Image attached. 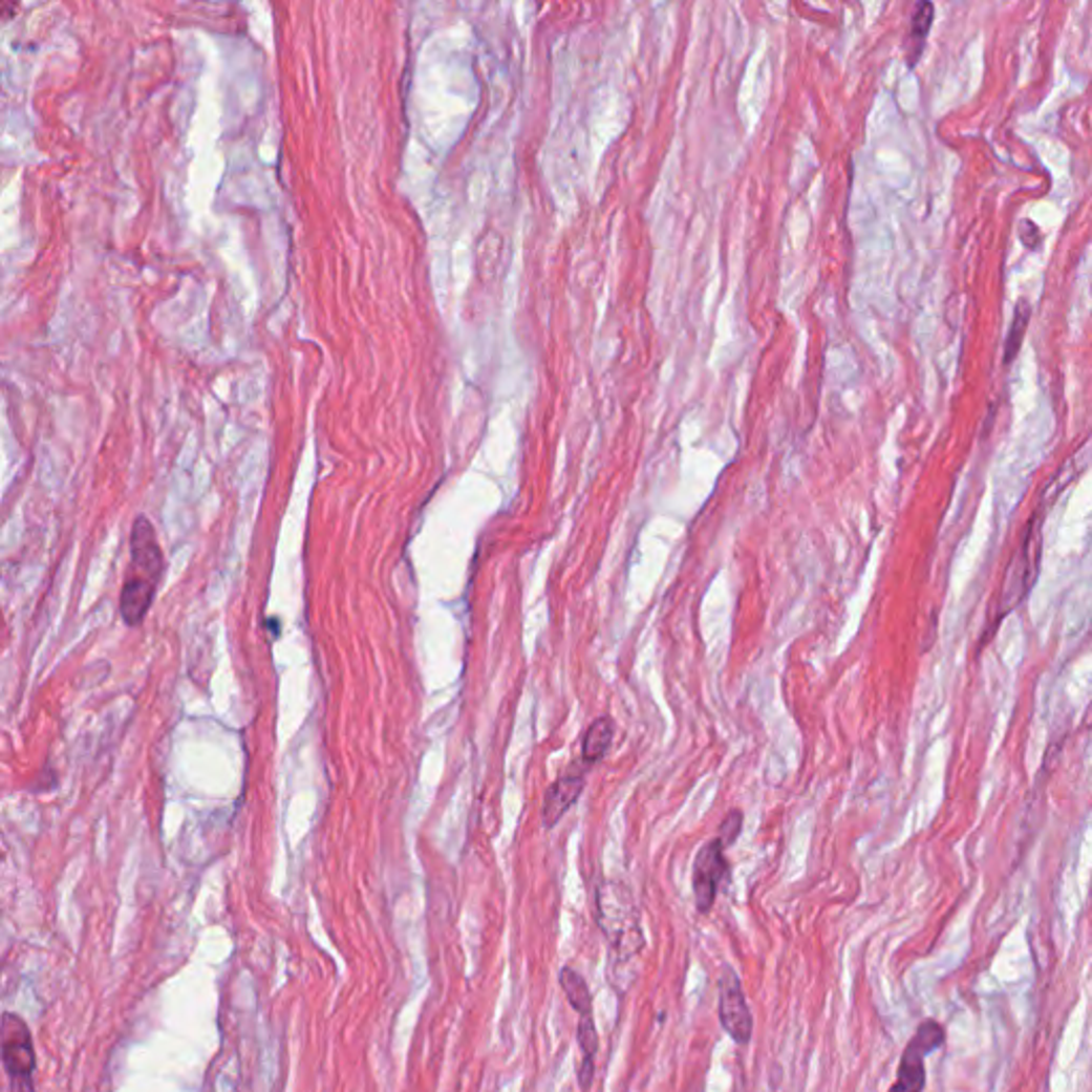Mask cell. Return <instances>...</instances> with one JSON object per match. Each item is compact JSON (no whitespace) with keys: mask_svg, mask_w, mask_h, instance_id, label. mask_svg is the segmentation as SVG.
I'll return each mask as SVG.
<instances>
[{"mask_svg":"<svg viewBox=\"0 0 1092 1092\" xmlns=\"http://www.w3.org/2000/svg\"><path fill=\"white\" fill-rule=\"evenodd\" d=\"M163 574V551L148 519H137L131 536V576L126 578L120 613L128 625L144 621Z\"/></svg>","mask_w":1092,"mask_h":1092,"instance_id":"6da1fadb","label":"cell"},{"mask_svg":"<svg viewBox=\"0 0 1092 1092\" xmlns=\"http://www.w3.org/2000/svg\"><path fill=\"white\" fill-rule=\"evenodd\" d=\"M596 916L598 926L611 943V949L621 960L636 956L645 945V937H642L640 928V914L625 885L606 881L598 887Z\"/></svg>","mask_w":1092,"mask_h":1092,"instance_id":"7a4b0ae2","label":"cell"},{"mask_svg":"<svg viewBox=\"0 0 1092 1092\" xmlns=\"http://www.w3.org/2000/svg\"><path fill=\"white\" fill-rule=\"evenodd\" d=\"M1040 555H1042V523L1037 517L1031 519L1029 528H1026L1022 536V544L1011 559V565L1007 568L1005 585L1001 592V598L997 602V613L992 619V629L1001 623L1005 615H1009L1020 602L1029 596L1031 587L1037 581V570H1040Z\"/></svg>","mask_w":1092,"mask_h":1092,"instance_id":"3957f363","label":"cell"},{"mask_svg":"<svg viewBox=\"0 0 1092 1092\" xmlns=\"http://www.w3.org/2000/svg\"><path fill=\"white\" fill-rule=\"evenodd\" d=\"M3 1067L12 1088L30 1090L37 1069L35 1046L26 1022L16 1013L3 1015Z\"/></svg>","mask_w":1092,"mask_h":1092,"instance_id":"277c9868","label":"cell"},{"mask_svg":"<svg viewBox=\"0 0 1092 1092\" xmlns=\"http://www.w3.org/2000/svg\"><path fill=\"white\" fill-rule=\"evenodd\" d=\"M945 1044V1029L943 1024L935 1020H926L918 1026L916 1035L907 1044L901 1065H898V1077L892 1084V1090H905L916 1092L926 1086V1067L924 1058Z\"/></svg>","mask_w":1092,"mask_h":1092,"instance_id":"5b68a950","label":"cell"},{"mask_svg":"<svg viewBox=\"0 0 1092 1092\" xmlns=\"http://www.w3.org/2000/svg\"><path fill=\"white\" fill-rule=\"evenodd\" d=\"M720 1022L724 1031L741 1046L751 1042L753 1018L741 980L732 967H724L720 978Z\"/></svg>","mask_w":1092,"mask_h":1092,"instance_id":"8992f818","label":"cell"},{"mask_svg":"<svg viewBox=\"0 0 1092 1092\" xmlns=\"http://www.w3.org/2000/svg\"><path fill=\"white\" fill-rule=\"evenodd\" d=\"M728 875V860L720 839L706 843L693 860V901L700 914H709L720 883Z\"/></svg>","mask_w":1092,"mask_h":1092,"instance_id":"52a82bcc","label":"cell"},{"mask_svg":"<svg viewBox=\"0 0 1092 1092\" xmlns=\"http://www.w3.org/2000/svg\"><path fill=\"white\" fill-rule=\"evenodd\" d=\"M583 790H585L583 773H568V775L559 777L544 794V805H542L544 828H553L555 823H559V819L578 800V796L583 794Z\"/></svg>","mask_w":1092,"mask_h":1092,"instance_id":"ba28073f","label":"cell"},{"mask_svg":"<svg viewBox=\"0 0 1092 1092\" xmlns=\"http://www.w3.org/2000/svg\"><path fill=\"white\" fill-rule=\"evenodd\" d=\"M613 736H615V722L606 715L598 718L590 730L585 732V738H583V762L587 766H596L604 759L606 751L611 749V743H613Z\"/></svg>","mask_w":1092,"mask_h":1092,"instance_id":"9c48e42d","label":"cell"},{"mask_svg":"<svg viewBox=\"0 0 1092 1092\" xmlns=\"http://www.w3.org/2000/svg\"><path fill=\"white\" fill-rule=\"evenodd\" d=\"M559 984L563 988V994H565L568 1003L572 1005V1009L576 1013H581V1015L592 1013V992H590V986H587V982H585V978L581 973H576L570 967H563L561 973H559Z\"/></svg>","mask_w":1092,"mask_h":1092,"instance_id":"30bf717a","label":"cell"},{"mask_svg":"<svg viewBox=\"0 0 1092 1092\" xmlns=\"http://www.w3.org/2000/svg\"><path fill=\"white\" fill-rule=\"evenodd\" d=\"M1029 323H1031V303L1026 301V299H1020L1018 305H1015L1013 318H1011L1007 340H1005V355H1003V363L1005 365H1009L1018 357L1022 340H1024V334H1026V327H1029Z\"/></svg>","mask_w":1092,"mask_h":1092,"instance_id":"8fae6325","label":"cell"},{"mask_svg":"<svg viewBox=\"0 0 1092 1092\" xmlns=\"http://www.w3.org/2000/svg\"><path fill=\"white\" fill-rule=\"evenodd\" d=\"M933 16H935L933 5L928 3V0H922V3L918 5V9H916V14H914V20H912V43H914V47H912L914 56L909 60L912 67L916 64V60H918V56H920V51L924 47L926 35H928L930 24H933Z\"/></svg>","mask_w":1092,"mask_h":1092,"instance_id":"7c38bea8","label":"cell"},{"mask_svg":"<svg viewBox=\"0 0 1092 1092\" xmlns=\"http://www.w3.org/2000/svg\"><path fill=\"white\" fill-rule=\"evenodd\" d=\"M576 1040H578V1048L583 1050L585 1056H596L598 1050H600V1037H598V1031H596V1024H594V1018L592 1013L587 1015H581V1024H578V1031H576Z\"/></svg>","mask_w":1092,"mask_h":1092,"instance_id":"4fadbf2b","label":"cell"},{"mask_svg":"<svg viewBox=\"0 0 1092 1092\" xmlns=\"http://www.w3.org/2000/svg\"><path fill=\"white\" fill-rule=\"evenodd\" d=\"M743 830V813L741 811H730L722 823V830H720V841L724 843V848H730L736 839L738 834Z\"/></svg>","mask_w":1092,"mask_h":1092,"instance_id":"5bb4252c","label":"cell"},{"mask_svg":"<svg viewBox=\"0 0 1092 1092\" xmlns=\"http://www.w3.org/2000/svg\"><path fill=\"white\" fill-rule=\"evenodd\" d=\"M578 1084L581 1088H590L594 1084V1058L585 1056L581 1069H578Z\"/></svg>","mask_w":1092,"mask_h":1092,"instance_id":"9a60e30c","label":"cell"},{"mask_svg":"<svg viewBox=\"0 0 1092 1092\" xmlns=\"http://www.w3.org/2000/svg\"><path fill=\"white\" fill-rule=\"evenodd\" d=\"M18 3L20 0H3V14L7 20L14 16V9H18Z\"/></svg>","mask_w":1092,"mask_h":1092,"instance_id":"2e32d148","label":"cell"}]
</instances>
